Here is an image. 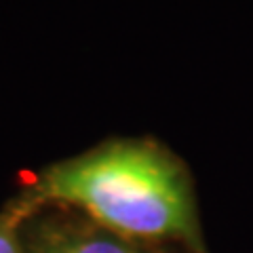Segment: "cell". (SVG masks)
Returning a JSON list of instances; mask_svg holds the SVG:
<instances>
[{"instance_id": "1", "label": "cell", "mask_w": 253, "mask_h": 253, "mask_svg": "<svg viewBox=\"0 0 253 253\" xmlns=\"http://www.w3.org/2000/svg\"><path fill=\"white\" fill-rule=\"evenodd\" d=\"M38 205L83 211L125 239H175L199 249L194 190L186 165L150 137L110 139L51 165L28 192Z\"/></svg>"}, {"instance_id": "2", "label": "cell", "mask_w": 253, "mask_h": 253, "mask_svg": "<svg viewBox=\"0 0 253 253\" xmlns=\"http://www.w3.org/2000/svg\"><path fill=\"white\" fill-rule=\"evenodd\" d=\"M26 253H146L125 236L104 230L97 224H51L38 230Z\"/></svg>"}, {"instance_id": "3", "label": "cell", "mask_w": 253, "mask_h": 253, "mask_svg": "<svg viewBox=\"0 0 253 253\" xmlns=\"http://www.w3.org/2000/svg\"><path fill=\"white\" fill-rule=\"evenodd\" d=\"M38 207L41 205L30 194H26L0 213V253H26L21 241V228Z\"/></svg>"}]
</instances>
